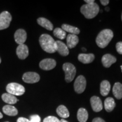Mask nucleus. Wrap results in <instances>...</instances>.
<instances>
[{
	"mask_svg": "<svg viewBox=\"0 0 122 122\" xmlns=\"http://www.w3.org/2000/svg\"><path fill=\"white\" fill-rule=\"evenodd\" d=\"M54 39L48 34H42L39 39V43L42 49L49 53L56 52V43Z\"/></svg>",
	"mask_w": 122,
	"mask_h": 122,
	"instance_id": "f257e3e1",
	"label": "nucleus"
},
{
	"mask_svg": "<svg viewBox=\"0 0 122 122\" xmlns=\"http://www.w3.org/2000/svg\"><path fill=\"white\" fill-rule=\"evenodd\" d=\"M113 32L109 29H105L100 32L97 36L96 42L101 48H105L113 38Z\"/></svg>",
	"mask_w": 122,
	"mask_h": 122,
	"instance_id": "f03ea898",
	"label": "nucleus"
},
{
	"mask_svg": "<svg viewBox=\"0 0 122 122\" xmlns=\"http://www.w3.org/2000/svg\"><path fill=\"white\" fill-rule=\"evenodd\" d=\"M80 11L87 19H92L97 16L100 11V7L96 3L83 5L80 9Z\"/></svg>",
	"mask_w": 122,
	"mask_h": 122,
	"instance_id": "7ed1b4c3",
	"label": "nucleus"
},
{
	"mask_svg": "<svg viewBox=\"0 0 122 122\" xmlns=\"http://www.w3.org/2000/svg\"><path fill=\"white\" fill-rule=\"evenodd\" d=\"M7 92L14 96H22L25 93V88L23 85L16 83H11L7 85Z\"/></svg>",
	"mask_w": 122,
	"mask_h": 122,
	"instance_id": "20e7f679",
	"label": "nucleus"
},
{
	"mask_svg": "<svg viewBox=\"0 0 122 122\" xmlns=\"http://www.w3.org/2000/svg\"><path fill=\"white\" fill-rule=\"evenodd\" d=\"M63 70L65 72V80L67 83L72 81L76 73L75 67L70 63H65L63 65Z\"/></svg>",
	"mask_w": 122,
	"mask_h": 122,
	"instance_id": "39448f33",
	"label": "nucleus"
},
{
	"mask_svg": "<svg viewBox=\"0 0 122 122\" xmlns=\"http://www.w3.org/2000/svg\"><path fill=\"white\" fill-rule=\"evenodd\" d=\"M12 20V16L9 12L2 11L0 14V30L6 29L10 26Z\"/></svg>",
	"mask_w": 122,
	"mask_h": 122,
	"instance_id": "423d86ee",
	"label": "nucleus"
},
{
	"mask_svg": "<svg viewBox=\"0 0 122 122\" xmlns=\"http://www.w3.org/2000/svg\"><path fill=\"white\" fill-rule=\"evenodd\" d=\"M86 81L84 76L80 75L76 78L74 83V89L77 93L81 94L86 88Z\"/></svg>",
	"mask_w": 122,
	"mask_h": 122,
	"instance_id": "0eeeda50",
	"label": "nucleus"
},
{
	"mask_svg": "<svg viewBox=\"0 0 122 122\" xmlns=\"http://www.w3.org/2000/svg\"><path fill=\"white\" fill-rule=\"evenodd\" d=\"M22 79L25 83L33 84L37 83L40 79V77L39 75L36 72H27L23 74Z\"/></svg>",
	"mask_w": 122,
	"mask_h": 122,
	"instance_id": "6e6552de",
	"label": "nucleus"
},
{
	"mask_svg": "<svg viewBox=\"0 0 122 122\" xmlns=\"http://www.w3.org/2000/svg\"><path fill=\"white\" fill-rule=\"evenodd\" d=\"M57 63L54 59L51 58L44 59L40 62L39 66L42 70L49 71L54 68L56 66Z\"/></svg>",
	"mask_w": 122,
	"mask_h": 122,
	"instance_id": "1a4fd4ad",
	"label": "nucleus"
},
{
	"mask_svg": "<svg viewBox=\"0 0 122 122\" xmlns=\"http://www.w3.org/2000/svg\"><path fill=\"white\" fill-rule=\"evenodd\" d=\"M14 39L16 43L18 45L24 44L27 40V33L25 30L19 29L15 32Z\"/></svg>",
	"mask_w": 122,
	"mask_h": 122,
	"instance_id": "9d476101",
	"label": "nucleus"
},
{
	"mask_svg": "<svg viewBox=\"0 0 122 122\" xmlns=\"http://www.w3.org/2000/svg\"><path fill=\"white\" fill-rule=\"evenodd\" d=\"M91 105L93 110L95 112H99L103 109V105L102 101L97 96H93L90 100Z\"/></svg>",
	"mask_w": 122,
	"mask_h": 122,
	"instance_id": "9b49d317",
	"label": "nucleus"
},
{
	"mask_svg": "<svg viewBox=\"0 0 122 122\" xmlns=\"http://www.w3.org/2000/svg\"><path fill=\"white\" fill-rule=\"evenodd\" d=\"M56 51L61 56H67L69 54V50L66 44L61 41H56Z\"/></svg>",
	"mask_w": 122,
	"mask_h": 122,
	"instance_id": "f8f14e48",
	"label": "nucleus"
},
{
	"mask_svg": "<svg viewBox=\"0 0 122 122\" xmlns=\"http://www.w3.org/2000/svg\"><path fill=\"white\" fill-rule=\"evenodd\" d=\"M16 55L20 59H24L28 56L29 50L28 48L25 44L19 45L16 48Z\"/></svg>",
	"mask_w": 122,
	"mask_h": 122,
	"instance_id": "ddd939ff",
	"label": "nucleus"
},
{
	"mask_svg": "<svg viewBox=\"0 0 122 122\" xmlns=\"http://www.w3.org/2000/svg\"><path fill=\"white\" fill-rule=\"evenodd\" d=\"M117 62V59L115 57L110 54H105L102 58V63L105 67L109 68L112 64Z\"/></svg>",
	"mask_w": 122,
	"mask_h": 122,
	"instance_id": "4468645a",
	"label": "nucleus"
},
{
	"mask_svg": "<svg viewBox=\"0 0 122 122\" xmlns=\"http://www.w3.org/2000/svg\"><path fill=\"white\" fill-rule=\"evenodd\" d=\"M67 46L68 48H74L79 42V37L77 35L69 34L67 36Z\"/></svg>",
	"mask_w": 122,
	"mask_h": 122,
	"instance_id": "2eb2a0df",
	"label": "nucleus"
},
{
	"mask_svg": "<svg viewBox=\"0 0 122 122\" xmlns=\"http://www.w3.org/2000/svg\"><path fill=\"white\" fill-rule=\"evenodd\" d=\"M95 57L93 54H84L81 53L78 56V59L81 63L88 64L92 63L94 61Z\"/></svg>",
	"mask_w": 122,
	"mask_h": 122,
	"instance_id": "dca6fc26",
	"label": "nucleus"
},
{
	"mask_svg": "<svg viewBox=\"0 0 122 122\" xmlns=\"http://www.w3.org/2000/svg\"><path fill=\"white\" fill-rule=\"evenodd\" d=\"M111 85L107 80H103L100 84V93L102 96H106L109 93Z\"/></svg>",
	"mask_w": 122,
	"mask_h": 122,
	"instance_id": "f3484780",
	"label": "nucleus"
},
{
	"mask_svg": "<svg viewBox=\"0 0 122 122\" xmlns=\"http://www.w3.org/2000/svg\"><path fill=\"white\" fill-rule=\"evenodd\" d=\"M2 99L5 103H8L9 105H14L15 104L18 100L15 96L12 95V94L6 93H4L2 95Z\"/></svg>",
	"mask_w": 122,
	"mask_h": 122,
	"instance_id": "a211bd4d",
	"label": "nucleus"
},
{
	"mask_svg": "<svg viewBox=\"0 0 122 122\" xmlns=\"http://www.w3.org/2000/svg\"><path fill=\"white\" fill-rule=\"evenodd\" d=\"M112 93L114 97L118 100L122 98V84L121 83H115L112 88Z\"/></svg>",
	"mask_w": 122,
	"mask_h": 122,
	"instance_id": "6ab92c4d",
	"label": "nucleus"
},
{
	"mask_svg": "<svg viewBox=\"0 0 122 122\" xmlns=\"http://www.w3.org/2000/svg\"><path fill=\"white\" fill-rule=\"evenodd\" d=\"M37 23L40 25L44 27L49 30H53V25L48 19L45 18H39L37 20Z\"/></svg>",
	"mask_w": 122,
	"mask_h": 122,
	"instance_id": "aec40b11",
	"label": "nucleus"
},
{
	"mask_svg": "<svg viewBox=\"0 0 122 122\" xmlns=\"http://www.w3.org/2000/svg\"><path fill=\"white\" fill-rule=\"evenodd\" d=\"M3 112L6 115L9 116H16L18 113V111L16 107L10 105H5L2 108Z\"/></svg>",
	"mask_w": 122,
	"mask_h": 122,
	"instance_id": "412c9836",
	"label": "nucleus"
},
{
	"mask_svg": "<svg viewBox=\"0 0 122 122\" xmlns=\"http://www.w3.org/2000/svg\"><path fill=\"white\" fill-rule=\"evenodd\" d=\"M77 118L79 122H86L88 119V113L84 108H80L77 111Z\"/></svg>",
	"mask_w": 122,
	"mask_h": 122,
	"instance_id": "4be33fe9",
	"label": "nucleus"
},
{
	"mask_svg": "<svg viewBox=\"0 0 122 122\" xmlns=\"http://www.w3.org/2000/svg\"><path fill=\"white\" fill-rule=\"evenodd\" d=\"M104 105L105 109L107 112H111L113 110L116 105L115 101L111 97H108L105 100Z\"/></svg>",
	"mask_w": 122,
	"mask_h": 122,
	"instance_id": "5701e85b",
	"label": "nucleus"
},
{
	"mask_svg": "<svg viewBox=\"0 0 122 122\" xmlns=\"http://www.w3.org/2000/svg\"><path fill=\"white\" fill-rule=\"evenodd\" d=\"M57 113L62 118H67L69 117L70 113L68 109L64 105H60L57 107Z\"/></svg>",
	"mask_w": 122,
	"mask_h": 122,
	"instance_id": "b1692460",
	"label": "nucleus"
},
{
	"mask_svg": "<svg viewBox=\"0 0 122 122\" xmlns=\"http://www.w3.org/2000/svg\"><path fill=\"white\" fill-rule=\"evenodd\" d=\"M62 29L65 32H68L71 34L76 35L80 33V30L79 28L72 26V25H68V24H63V25H62Z\"/></svg>",
	"mask_w": 122,
	"mask_h": 122,
	"instance_id": "393cba45",
	"label": "nucleus"
},
{
	"mask_svg": "<svg viewBox=\"0 0 122 122\" xmlns=\"http://www.w3.org/2000/svg\"><path fill=\"white\" fill-rule=\"evenodd\" d=\"M53 34L54 36L57 37L58 39H60L61 40H63L65 39L66 36V32L65 30L60 28H56L53 31Z\"/></svg>",
	"mask_w": 122,
	"mask_h": 122,
	"instance_id": "a878e982",
	"label": "nucleus"
},
{
	"mask_svg": "<svg viewBox=\"0 0 122 122\" xmlns=\"http://www.w3.org/2000/svg\"><path fill=\"white\" fill-rule=\"evenodd\" d=\"M43 122H61V121L57 117H53V116H49L44 119Z\"/></svg>",
	"mask_w": 122,
	"mask_h": 122,
	"instance_id": "bb28decb",
	"label": "nucleus"
},
{
	"mask_svg": "<svg viewBox=\"0 0 122 122\" xmlns=\"http://www.w3.org/2000/svg\"><path fill=\"white\" fill-rule=\"evenodd\" d=\"M30 122H40L41 118L38 115H33L30 117Z\"/></svg>",
	"mask_w": 122,
	"mask_h": 122,
	"instance_id": "cd10ccee",
	"label": "nucleus"
},
{
	"mask_svg": "<svg viewBox=\"0 0 122 122\" xmlns=\"http://www.w3.org/2000/svg\"><path fill=\"white\" fill-rule=\"evenodd\" d=\"M116 49L119 54H122V42H118L116 45Z\"/></svg>",
	"mask_w": 122,
	"mask_h": 122,
	"instance_id": "c85d7f7f",
	"label": "nucleus"
},
{
	"mask_svg": "<svg viewBox=\"0 0 122 122\" xmlns=\"http://www.w3.org/2000/svg\"><path fill=\"white\" fill-rule=\"evenodd\" d=\"M17 122H30V120L28 119L23 118V117H20L18 119Z\"/></svg>",
	"mask_w": 122,
	"mask_h": 122,
	"instance_id": "c756f323",
	"label": "nucleus"
},
{
	"mask_svg": "<svg viewBox=\"0 0 122 122\" xmlns=\"http://www.w3.org/2000/svg\"><path fill=\"white\" fill-rule=\"evenodd\" d=\"M92 122H106L101 118H96L93 119Z\"/></svg>",
	"mask_w": 122,
	"mask_h": 122,
	"instance_id": "7c9ffc66",
	"label": "nucleus"
},
{
	"mask_svg": "<svg viewBox=\"0 0 122 122\" xmlns=\"http://www.w3.org/2000/svg\"><path fill=\"white\" fill-rule=\"evenodd\" d=\"M100 2L101 3V4L103 6H106L109 4V0H101Z\"/></svg>",
	"mask_w": 122,
	"mask_h": 122,
	"instance_id": "2f4dec72",
	"label": "nucleus"
},
{
	"mask_svg": "<svg viewBox=\"0 0 122 122\" xmlns=\"http://www.w3.org/2000/svg\"><path fill=\"white\" fill-rule=\"evenodd\" d=\"M84 2H86V4H91L94 3V0H85Z\"/></svg>",
	"mask_w": 122,
	"mask_h": 122,
	"instance_id": "473e14b6",
	"label": "nucleus"
},
{
	"mask_svg": "<svg viewBox=\"0 0 122 122\" xmlns=\"http://www.w3.org/2000/svg\"><path fill=\"white\" fill-rule=\"evenodd\" d=\"M60 121H61V122H68L67 121V120L63 119H62L60 120Z\"/></svg>",
	"mask_w": 122,
	"mask_h": 122,
	"instance_id": "72a5a7b5",
	"label": "nucleus"
},
{
	"mask_svg": "<svg viewBox=\"0 0 122 122\" xmlns=\"http://www.w3.org/2000/svg\"><path fill=\"white\" fill-rule=\"evenodd\" d=\"M3 118V115L2 114V113H1V112H0V119L2 118Z\"/></svg>",
	"mask_w": 122,
	"mask_h": 122,
	"instance_id": "f704fd0d",
	"label": "nucleus"
},
{
	"mask_svg": "<svg viewBox=\"0 0 122 122\" xmlns=\"http://www.w3.org/2000/svg\"><path fill=\"white\" fill-rule=\"evenodd\" d=\"M106 10L107 11H109V9L108 8V7H106Z\"/></svg>",
	"mask_w": 122,
	"mask_h": 122,
	"instance_id": "c9c22d12",
	"label": "nucleus"
},
{
	"mask_svg": "<svg viewBox=\"0 0 122 122\" xmlns=\"http://www.w3.org/2000/svg\"><path fill=\"white\" fill-rule=\"evenodd\" d=\"M81 50H83V51H86V49H85V48H82V49H81Z\"/></svg>",
	"mask_w": 122,
	"mask_h": 122,
	"instance_id": "e433bc0d",
	"label": "nucleus"
},
{
	"mask_svg": "<svg viewBox=\"0 0 122 122\" xmlns=\"http://www.w3.org/2000/svg\"><path fill=\"white\" fill-rule=\"evenodd\" d=\"M120 68H121V69H122V65L121 66H120Z\"/></svg>",
	"mask_w": 122,
	"mask_h": 122,
	"instance_id": "4c0bfd02",
	"label": "nucleus"
},
{
	"mask_svg": "<svg viewBox=\"0 0 122 122\" xmlns=\"http://www.w3.org/2000/svg\"><path fill=\"white\" fill-rule=\"evenodd\" d=\"M1 63V58H0V63Z\"/></svg>",
	"mask_w": 122,
	"mask_h": 122,
	"instance_id": "58836bf2",
	"label": "nucleus"
},
{
	"mask_svg": "<svg viewBox=\"0 0 122 122\" xmlns=\"http://www.w3.org/2000/svg\"></svg>",
	"mask_w": 122,
	"mask_h": 122,
	"instance_id": "ea45409f",
	"label": "nucleus"
},
{
	"mask_svg": "<svg viewBox=\"0 0 122 122\" xmlns=\"http://www.w3.org/2000/svg\"></svg>",
	"mask_w": 122,
	"mask_h": 122,
	"instance_id": "a19ab883",
	"label": "nucleus"
}]
</instances>
